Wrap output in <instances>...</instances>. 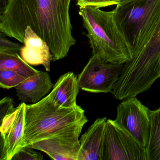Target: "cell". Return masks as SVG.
I'll return each mask as SVG.
<instances>
[{"label": "cell", "instance_id": "10", "mask_svg": "<svg viewBox=\"0 0 160 160\" xmlns=\"http://www.w3.org/2000/svg\"><path fill=\"white\" fill-rule=\"evenodd\" d=\"M81 131L55 136L35 142L29 147L43 152L56 160H78Z\"/></svg>", "mask_w": 160, "mask_h": 160}, {"label": "cell", "instance_id": "7", "mask_svg": "<svg viewBox=\"0 0 160 160\" xmlns=\"http://www.w3.org/2000/svg\"><path fill=\"white\" fill-rule=\"evenodd\" d=\"M123 66L92 55L78 77L80 89L93 93L111 92Z\"/></svg>", "mask_w": 160, "mask_h": 160}, {"label": "cell", "instance_id": "23", "mask_svg": "<svg viewBox=\"0 0 160 160\" xmlns=\"http://www.w3.org/2000/svg\"><path fill=\"white\" fill-rule=\"evenodd\" d=\"M118 4H122L129 3L135 1H138V0H118Z\"/></svg>", "mask_w": 160, "mask_h": 160}, {"label": "cell", "instance_id": "22", "mask_svg": "<svg viewBox=\"0 0 160 160\" xmlns=\"http://www.w3.org/2000/svg\"><path fill=\"white\" fill-rule=\"evenodd\" d=\"M9 0H0V14H1L5 10Z\"/></svg>", "mask_w": 160, "mask_h": 160}, {"label": "cell", "instance_id": "20", "mask_svg": "<svg viewBox=\"0 0 160 160\" xmlns=\"http://www.w3.org/2000/svg\"><path fill=\"white\" fill-rule=\"evenodd\" d=\"M118 0H84L77 2L79 7L92 6L97 8H103L118 4Z\"/></svg>", "mask_w": 160, "mask_h": 160}, {"label": "cell", "instance_id": "18", "mask_svg": "<svg viewBox=\"0 0 160 160\" xmlns=\"http://www.w3.org/2000/svg\"><path fill=\"white\" fill-rule=\"evenodd\" d=\"M1 32L0 34V53L7 54H20L23 46L17 43L13 42Z\"/></svg>", "mask_w": 160, "mask_h": 160}, {"label": "cell", "instance_id": "3", "mask_svg": "<svg viewBox=\"0 0 160 160\" xmlns=\"http://www.w3.org/2000/svg\"><path fill=\"white\" fill-rule=\"evenodd\" d=\"M79 14L88 31L92 55L107 62L124 64L131 60L132 50L114 11L92 6L79 7Z\"/></svg>", "mask_w": 160, "mask_h": 160}, {"label": "cell", "instance_id": "11", "mask_svg": "<svg viewBox=\"0 0 160 160\" xmlns=\"http://www.w3.org/2000/svg\"><path fill=\"white\" fill-rule=\"evenodd\" d=\"M24 44L20 54L22 58L30 65H42L46 71L50 72L53 61L50 48L30 27H28L25 31Z\"/></svg>", "mask_w": 160, "mask_h": 160}, {"label": "cell", "instance_id": "17", "mask_svg": "<svg viewBox=\"0 0 160 160\" xmlns=\"http://www.w3.org/2000/svg\"><path fill=\"white\" fill-rule=\"evenodd\" d=\"M27 78L12 70H0V86L2 88H16Z\"/></svg>", "mask_w": 160, "mask_h": 160}, {"label": "cell", "instance_id": "5", "mask_svg": "<svg viewBox=\"0 0 160 160\" xmlns=\"http://www.w3.org/2000/svg\"><path fill=\"white\" fill-rule=\"evenodd\" d=\"M116 6L113 11L133 57L147 44L159 21L160 0H138Z\"/></svg>", "mask_w": 160, "mask_h": 160}, {"label": "cell", "instance_id": "21", "mask_svg": "<svg viewBox=\"0 0 160 160\" xmlns=\"http://www.w3.org/2000/svg\"><path fill=\"white\" fill-rule=\"evenodd\" d=\"M16 108L14 107L13 101L10 97H6L2 99L0 102V119L12 113Z\"/></svg>", "mask_w": 160, "mask_h": 160}, {"label": "cell", "instance_id": "24", "mask_svg": "<svg viewBox=\"0 0 160 160\" xmlns=\"http://www.w3.org/2000/svg\"><path fill=\"white\" fill-rule=\"evenodd\" d=\"M84 0H77V2H80L83 1Z\"/></svg>", "mask_w": 160, "mask_h": 160}, {"label": "cell", "instance_id": "6", "mask_svg": "<svg viewBox=\"0 0 160 160\" xmlns=\"http://www.w3.org/2000/svg\"><path fill=\"white\" fill-rule=\"evenodd\" d=\"M102 160H147L146 149L116 120H107Z\"/></svg>", "mask_w": 160, "mask_h": 160}, {"label": "cell", "instance_id": "1", "mask_svg": "<svg viewBox=\"0 0 160 160\" xmlns=\"http://www.w3.org/2000/svg\"><path fill=\"white\" fill-rule=\"evenodd\" d=\"M72 0H9L0 14V32L24 43L30 27L46 42L53 61L67 57L76 44L70 15Z\"/></svg>", "mask_w": 160, "mask_h": 160}, {"label": "cell", "instance_id": "8", "mask_svg": "<svg viewBox=\"0 0 160 160\" xmlns=\"http://www.w3.org/2000/svg\"><path fill=\"white\" fill-rule=\"evenodd\" d=\"M149 109L136 97L123 100L117 107L116 121L146 149L150 130Z\"/></svg>", "mask_w": 160, "mask_h": 160}, {"label": "cell", "instance_id": "12", "mask_svg": "<svg viewBox=\"0 0 160 160\" xmlns=\"http://www.w3.org/2000/svg\"><path fill=\"white\" fill-rule=\"evenodd\" d=\"M106 117L98 118L81 136L78 160H102Z\"/></svg>", "mask_w": 160, "mask_h": 160}, {"label": "cell", "instance_id": "2", "mask_svg": "<svg viewBox=\"0 0 160 160\" xmlns=\"http://www.w3.org/2000/svg\"><path fill=\"white\" fill-rule=\"evenodd\" d=\"M88 122L84 109L56 105L48 94L36 103L26 104L21 149L55 136L81 131Z\"/></svg>", "mask_w": 160, "mask_h": 160}, {"label": "cell", "instance_id": "19", "mask_svg": "<svg viewBox=\"0 0 160 160\" xmlns=\"http://www.w3.org/2000/svg\"><path fill=\"white\" fill-rule=\"evenodd\" d=\"M34 149L31 147H24L14 155L12 160H43L42 154Z\"/></svg>", "mask_w": 160, "mask_h": 160}, {"label": "cell", "instance_id": "14", "mask_svg": "<svg viewBox=\"0 0 160 160\" xmlns=\"http://www.w3.org/2000/svg\"><path fill=\"white\" fill-rule=\"evenodd\" d=\"M78 78L72 72L61 76L49 93L54 103L61 108L77 106V97L79 91Z\"/></svg>", "mask_w": 160, "mask_h": 160}, {"label": "cell", "instance_id": "16", "mask_svg": "<svg viewBox=\"0 0 160 160\" xmlns=\"http://www.w3.org/2000/svg\"><path fill=\"white\" fill-rule=\"evenodd\" d=\"M14 71L27 78L31 77L40 71L31 67L19 54L0 53V70Z\"/></svg>", "mask_w": 160, "mask_h": 160}, {"label": "cell", "instance_id": "13", "mask_svg": "<svg viewBox=\"0 0 160 160\" xmlns=\"http://www.w3.org/2000/svg\"><path fill=\"white\" fill-rule=\"evenodd\" d=\"M53 88V83L47 71H39L15 88L19 101L34 104L48 95Z\"/></svg>", "mask_w": 160, "mask_h": 160}, {"label": "cell", "instance_id": "9", "mask_svg": "<svg viewBox=\"0 0 160 160\" xmlns=\"http://www.w3.org/2000/svg\"><path fill=\"white\" fill-rule=\"evenodd\" d=\"M26 104L21 102L12 113L1 120L0 160H12L21 149L20 143L25 130Z\"/></svg>", "mask_w": 160, "mask_h": 160}, {"label": "cell", "instance_id": "4", "mask_svg": "<svg viewBox=\"0 0 160 160\" xmlns=\"http://www.w3.org/2000/svg\"><path fill=\"white\" fill-rule=\"evenodd\" d=\"M160 77V17L144 48L124 64L114 90L124 98L148 90Z\"/></svg>", "mask_w": 160, "mask_h": 160}, {"label": "cell", "instance_id": "15", "mask_svg": "<svg viewBox=\"0 0 160 160\" xmlns=\"http://www.w3.org/2000/svg\"><path fill=\"white\" fill-rule=\"evenodd\" d=\"M150 130L146 148L147 160H160V108L149 111Z\"/></svg>", "mask_w": 160, "mask_h": 160}]
</instances>
